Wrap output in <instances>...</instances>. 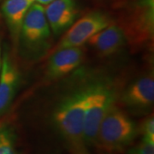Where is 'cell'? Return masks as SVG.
Wrapping results in <instances>:
<instances>
[{"mask_svg": "<svg viewBox=\"0 0 154 154\" xmlns=\"http://www.w3.org/2000/svg\"><path fill=\"white\" fill-rule=\"evenodd\" d=\"M110 24V19L100 12H93L74 22L53 51L68 47H78L88 42L95 33Z\"/></svg>", "mask_w": 154, "mask_h": 154, "instance_id": "cell-6", "label": "cell"}, {"mask_svg": "<svg viewBox=\"0 0 154 154\" xmlns=\"http://www.w3.org/2000/svg\"><path fill=\"white\" fill-rule=\"evenodd\" d=\"M0 1H1V0H0Z\"/></svg>", "mask_w": 154, "mask_h": 154, "instance_id": "cell-20", "label": "cell"}, {"mask_svg": "<svg viewBox=\"0 0 154 154\" xmlns=\"http://www.w3.org/2000/svg\"><path fill=\"white\" fill-rule=\"evenodd\" d=\"M32 4L28 0H5L2 5L1 10L3 16L16 44L20 38L25 15Z\"/></svg>", "mask_w": 154, "mask_h": 154, "instance_id": "cell-12", "label": "cell"}, {"mask_svg": "<svg viewBox=\"0 0 154 154\" xmlns=\"http://www.w3.org/2000/svg\"><path fill=\"white\" fill-rule=\"evenodd\" d=\"M141 132L144 140L154 143V119L152 116L145 120L141 126Z\"/></svg>", "mask_w": 154, "mask_h": 154, "instance_id": "cell-14", "label": "cell"}, {"mask_svg": "<svg viewBox=\"0 0 154 154\" xmlns=\"http://www.w3.org/2000/svg\"><path fill=\"white\" fill-rule=\"evenodd\" d=\"M127 40L143 44L153 39L154 0H139L122 28Z\"/></svg>", "mask_w": 154, "mask_h": 154, "instance_id": "cell-4", "label": "cell"}, {"mask_svg": "<svg viewBox=\"0 0 154 154\" xmlns=\"http://www.w3.org/2000/svg\"><path fill=\"white\" fill-rule=\"evenodd\" d=\"M88 88L72 93L62 100L54 112L56 126L75 150L83 148V128Z\"/></svg>", "mask_w": 154, "mask_h": 154, "instance_id": "cell-1", "label": "cell"}, {"mask_svg": "<svg viewBox=\"0 0 154 154\" xmlns=\"http://www.w3.org/2000/svg\"><path fill=\"white\" fill-rule=\"evenodd\" d=\"M0 154H17L14 134L5 126H0Z\"/></svg>", "mask_w": 154, "mask_h": 154, "instance_id": "cell-13", "label": "cell"}, {"mask_svg": "<svg viewBox=\"0 0 154 154\" xmlns=\"http://www.w3.org/2000/svg\"><path fill=\"white\" fill-rule=\"evenodd\" d=\"M115 90L109 83L97 82L88 87L83 128L84 145L95 143L99 125L108 110L115 105Z\"/></svg>", "mask_w": 154, "mask_h": 154, "instance_id": "cell-3", "label": "cell"}, {"mask_svg": "<svg viewBox=\"0 0 154 154\" xmlns=\"http://www.w3.org/2000/svg\"><path fill=\"white\" fill-rule=\"evenodd\" d=\"M51 28L45 14V8L39 4H32L22 22L21 39L28 49H41L48 41Z\"/></svg>", "mask_w": 154, "mask_h": 154, "instance_id": "cell-5", "label": "cell"}, {"mask_svg": "<svg viewBox=\"0 0 154 154\" xmlns=\"http://www.w3.org/2000/svg\"><path fill=\"white\" fill-rule=\"evenodd\" d=\"M20 75L7 51H5L0 70V116L11 105L17 94Z\"/></svg>", "mask_w": 154, "mask_h": 154, "instance_id": "cell-8", "label": "cell"}, {"mask_svg": "<svg viewBox=\"0 0 154 154\" xmlns=\"http://www.w3.org/2000/svg\"><path fill=\"white\" fill-rule=\"evenodd\" d=\"M45 14L51 31L58 35L75 22L78 11L75 0H54L45 8Z\"/></svg>", "mask_w": 154, "mask_h": 154, "instance_id": "cell-7", "label": "cell"}, {"mask_svg": "<svg viewBox=\"0 0 154 154\" xmlns=\"http://www.w3.org/2000/svg\"><path fill=\"white\" fill-rule=\"evenodd\" d=\"M122 102L129 107L147 109L154 101V78L152 75L140 77L128 86L122 95Z\"/></svg>", "mask_w": 154, "mask_h": 154, "instance_id": "cell-11", "label": "cell"}, {"mask_svg": "<svg viewBox=\"0 0 154 154\" xmlns=\"http://www.w3.org/2000/svg\"><path fill=\"white\" fill-rule=\"evenodd\" d=\"M127 41L122 28L116 24H110L93 35L88 43L100 55L109 56L122 49Z\"/></svg>", "mask_w": 154, "mask_h": 154, "instance_id": "cell-10", "label": "cell"}, {"mask_svg": "<svg viewBox=\"0 0 154 154\" xmlns=\"http://www.w3.org/2000/svg\"><path fill=\"white\" fill-rule=\"evenodd\" d=\"M134 154H154V143L143 139L135 148Z\"/></svg>", "mask_w": 154, "mask_h": 154, "instance_id": "cell-15", "label": "cell"}, {"mask_svg": "<svg viewBox=\"0 0 154 154\" xmlns=\"http://www.w3.org/2000/svg\"><path fill=\"white\" fill-rule=\"evenodd\" d=\"M35 1H37L39 5H49L50 3L53 2L54 0H35Z\"/></svg>", "mask_w": 154, "mask_h": 154, "instance_id": "cell-16", "label": "cell"}, {"mask_svg": "<svg viewBox=\"0 0 154 154\" xmlns=\"http://www.w3.org/2000/svg\"><path fill=\"white\" fill-rule=\"evenodd\" d=\"M136 135V126L130 117L115 105L111 106L99 125L96 141L108 151L128 146Z\"/></svg>", "mask_w": 154, "mask_h": 154, "instance_id": "cell-2", "label": "cell"}, {"mask_svg": "<svg viewBox=\"0 0 154 154\" xmlns=\"http://www.w3.org/2000/svg\"><path fill=\"white\" fill-rule=\"evenodd\" d=\"M0 65H1V63H0Z\"/></svg>", "mask_w": 154, "mask_h": 154, "instance_id": "cell-19", "label": "cell"}, {"mask_svg": "<svg viewBox=\"0 0 154 154\" xmlns=\"http://www.w3.org/2000/svg\"><path fill=\"white\" fill-rule=\"evenodd\" d=\"M28 1H30V2H31V3H33V2H34V1H35V0H28Z\"/></svg>", "mask_w": 154, "mask_h": 154, "instance_id": "cell-18", "label": "cell"}, {"mask_svg": "<svg viewBox=\"0 0 154 154\" xmlns=\"http://www.w3.org/2000/svg\"><path fill=\"white\" fill-rule=\"evenodd\" d=\"M83 57L84 53L81 46L63 48L53 51L47 64V76L51 79L65 76L82 63Z\"/></svg>", "mask_w": 154, "mask_h": 154, "instance_id": "cell-9", "label": "cell"}, {"mask_svg": "<svg viewBox=\"0 0 154 154\" xmlns=\"http://www.w3.org/2000/svg\"><path fill=\"white\" fill-rule=\"evenodd\" d=\"M75 154H88V153H87L83 149H81V150H77Z\"/></svg>", "mask_w": 154, "mask_h": 154, "instance_id": "cell-17", "label": "cell"}]
</instances>
